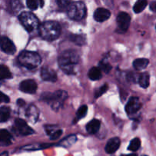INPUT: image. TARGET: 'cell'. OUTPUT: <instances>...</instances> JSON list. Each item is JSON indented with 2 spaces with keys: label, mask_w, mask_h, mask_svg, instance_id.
<instances>
[{
  "label": "cell",
  "mask_w": 156,
  "mask_h": 156,
  "mask_svg": "<svg viewBox=\"0 0 156 156\" xmlns=\"http://www.w3.org/2000/svg\"><path fill=\"white\" fill-rule=\"evenodd\" d=\"M79 59L80 58L77 52L74 50H67L59 56L58 63L64 73L68 75H73L76 73Z\"/></svg>",
  "instance_id": "cell-1"
},
{
  "label": "cell",
  "mask_w": 156,
  "mask_h": 156,
  "mask_svg": "<svg viewBox=\"0 0 156 156\" xmlns=\"http://www.w3.org/2000/svg\"><path fill=\"white\" fill-rule=\"evenodd\" d=\"M39 33L42 38L47 41H54L61 34V26L56 21H45L39 25Z\"/></svg>",
  "instance_id": "cell-2"
},
{
  "label": "cell",
  "mask_w": 156,
  "mask_h": 156,
  "mask_svg": "<svg viewBox=\"0 0 156 156\" xmlns=\"http://www.w3.org/2000/svg\"><path fill=\"white\" fill-rule=\"evenodd\" d=\"M68 94L63 90H58L53 93H44L41 96V100L50 104L52 109L58 111L63 105L64 101L66 100Z\"/></svg>",
  "instance_id": "cell-3"
},
{
  "label": "cell",
  "mask_w": 156,
  "mask_h": 156,
  "mask_svg": "<svg viewBox=\"0 0 156 156\" xmlns=\"http://www.w3.org/2000/svg\"><path fill=\"white\" fill-rule=\"evenodd\" d=\"M18 60L21 66L28 69H34L41 63V58L36 52L24 50L18 55Z\"/></svg>",
  "instance_id": "cell-4"
},
{
  "label": "cell",
  "mask_w": 156,
  "mask_h": 156,
  "mask_svg": "<svg viewBox=\"0 0 156 156\" xmlns=\"http://www.w3.org/2000/svg\"><path fill=\"white\" fill-rule=\"evenodd\" d=\"M67 7V15L69 18L76 21L85 18L86 16L87 9L85 3L82 2H75L69 3Z\"/></svg>",
  "instance_id": "cell-5"
},
{
  "label": "cell",
  "mask_w": 156,
  "mask_h": 156,
  "mask_svg": "<svg viewBox=\"0 0 156 156\" xmlns=\"http://www.w3.org/2000/svg\"><path fill=\"white\" fill-rule=\"evenodd\" d=\"M18 18L24 28L29 32L34 30L40 25L38 18L31 12H23L20 14Z\"/></svg>",
  "instance_id": "cell-6"
},
{
  "label": "cell",
  "mask_w": 156,
  "mask_h": 156,
  "mask_svg": "<svg viewBox=\"0 0 156 156\" xmlns=\"http://www.w3.org/2000/svg\"><path fill=\"white\" fill-rule=\"evenodd\" d=\"M13 129L15 133L19 136H28L31 135L34 133L32 128H30L24 120L21 119H16L14 123Z\"/></svg>",
  "instance_id": "cell-7"
},
{
  "label": "cell",
  "mask_w": 156,
  "mask_h": 156,
  "mask_svg": "<svg viewBox=\"0 0 156 156\" xmlns=\"http://www.w3.org/2000/svg\"><path fill=\"white\" fill-rule=\"evenodd\" d=\"M131 18L129 15L126 12H120L118 14L117 18V28L120 32H125L128 30L130 24Z\"/></svg>",
  "instance_id": "cell-8"
},
{
  "label": "cell",
  "mask_w": 156,
  "mask_h": 156,
  "mask_svg": "<svg viewBox=\"0 0 156 156\" xmlns=\"http://www.w3.org/2000/svg\"><path fill=\"white\" fill-rule=\"evenodd\" d=\"M0 47L2 50L7 54L13 55L16 52V47L7 37H2L0 38Z\"/></svg>",
  "instance_id": "cell-9"
},
{
  "label": "cell",
  "mask_w": 156,
  "mask_h": 156,
  "mask_svg": "<svg viewBox=\"0 0 156 156\" xmlns=\"http://www.w3.org/2000/svg\"><path fill=\"white\" fill-rule=\"evenodd\" d=\"M19 88L21 91L27 94H34L37 88V85L35 81L27 79L20 83Z\"/></svg>",
  "instance_id": "cell-10"
},
{
  "label": "cell",
  "mask_w": 156,
  "mask_h": 156,
  "mask_svg": "<svg viewBox=\"0 0 156 156\" xmlns=\"http://www.w3.org/2000/svg\"><path fill=\"white\" fill-rule=\"evenodd\" d=\"M140 108H141V103L140 102L138 98L136 97L130 98L125 107V110L129 115L137 113L140 111Z\"/></svg>",
  "instance_id": "cell-11"
},
{
  "label": "cell",
  "mask_w": 156,
  "mask_h": 156,
  "mask_svg": "<svg viewBox=\"0 0 156 156\" xmlns=\"http://www.w3.org/2000/svg\"><path fill=\"white\" fill-rule=\"evenodd\" d=\"M41 76L43 80L47 82H55L57 80V75L56 72L48 66H44L41 69Z\"/></svg>",
  "instance_id": "cell-12"
},
{
  "label": "cell",
  "mask_w": 156,
  "mask_h": 156,
  "mask_svg": "<svg viewBox=\"0 0 156 156\" xmlns=\"http://www.w3.org/2000/svg\"><path fill=\"white\" fill-rule=\"evenodd\" d=\"M111 16V12L108 9L105 8H98L95 10L94 13V18L98 22H103L107 21Z\"/></svg>",
  "instance_id": "cell-13"
},
{
  "label": "cell",
  "mask_w": 156,
  "mask_h": 156,
  "mask_svg": "<svg viewBox=\"0 0 156 156\" xmlns=\"http://www.w3.org/2000/svg\"><path fill=\"white\" fill-rule=\"evenodd\" d=\"M120 146V140L117 137L111 138L107 143L105 146V152L108 154H113L117 152Z\"/></svg>",
  "instance_id": "cell-14"
},
{
  "label": "cell",
  "mask_w": 156,
  "mask_h": 156,
  "mask_svg": "<svg viewBox=\"0 0 156 156\" xmlns=\"http://www.w3.org/2000/svg\"><path fill=\"white\" fill-rule=\"evenodd\" d=\"M13 137L7 129H0V146H8L12 145Z\"/></svg>",
  "instance_id": "cell-15"
},
{
  "label": "cell",
  "mask_w": 156,
  "mask_h": 156,
  "mask_svg": "<svg viewBox=\"0 0 156 156\" xmlns=\"http://www.w3.org/2000/svg\"><path fill=\"white\" fill-rule=\"evenodd\" d=\"M26 117L32 123H35L39 117V111L34 105H30L26 111Z\"/></svg>",
  "instance_id": "cell-16"
},
{
  "label": "cell",
  "mask_w": 156,
  "mask_h": 156,
  "mask_svg": "<svg viewBox=\"0 0 156 156\" xmlns=\"http://www.w3.org/2000/svg\"><path fill=\"white\" fill-rule=\"evenodd\" d=\"M101 126V122L100 120H97V119H93L91 121L87 124L86 129L87 132L90 134H95L99 130Z\"/></svg>",
  "instance_id": "cell-17"
},
{
  "label": "cell",
  "mask_w": 156,
  "mask_h": 156,
  "mask_svg": "<svg viewBox=\"0 0 156 156\" xmlns=\"http://www.w3.org/2000/svg\"><path fill=\"white\" fill-rule=\"evenodd\" d=\"M149 63V61L148 59H145V58H140V59H136L134 60L133 62V67L135 69L140 71V70H143L148 66Z\"/></svg>",
  "instance_id": "cell-18"
},
{
  "label": "cell",
  "mask_w": 156,
  "mask_h": 156,
  "mask_svg": "<svg viewBox=\"0 0 156 156\" xmlns=\"http://www.w3.org/2000/svg\"><path fill=\"white\" fill-rule=\"evenodd\" d=\"M101 76V70L99 67H92L88 72V78L92 81L99 80Z\"/></svg>",
  "instance_id": "cell-19"
},
{
  "label": "cell",
  "mask_w": 156,
  "mask_h": 156,
  "mask_svg": "<svg viewBox=\"0 0 156 156\" xmlns=\"http://www.w3.org/2000/svg\"><path fill=\"white\" fill-rule=\"evenodd\" d=\"M149 75L148 73H143L139 76L138 80L139 85L143 88H146L149 85Z\"/></svg>",
  "instance_id": "cell-20"
},
{
  "label": "cell",
  "mask_w": 156,
  "mask_h": 156,
  "mask_svg": "<svg viewBox=\"0 0 156 156\" xmlns=\"http://www.w3.org/2000/svg\"><path fill=\"white\" fill-rule=\"evenodd\" d=\"M147 0H137L133 6V11L135 13H140L147 6Z\"/></svg>",
  "instance_id": "cell-21"
},
{
  "label": "cell",
  "mask_w": 156,
  "mask_h": 156,
  "mask_svg": "<svg viewBox=\"0 0 156 156\" xmlns=\"http://www.w3.org/2000/svg\"><path fill=\"white\" fill-rule=\"evenodd\" d=\"M11 111L8 107H1L0 108V123L5 122L9 120L10 117Z\"/></svg>",
  "instance_id": "cell-22"
},
{
  "label": "cell",
  "mask_w": 156,
  "mask_h": 156,
  "mask_svg": "<svg viewBox=\"0 0 156 156\" xmlns=\"http://www.w3.org/2000/svg\"><path fill=\"white\" fill-rule=\"evenodd\" d=\"M12 77L9 69L5 65H0V79H9Z\"/></svg>",
  "instance_id": "cell-23"
},
{
  "label": "cell",
  "mask_w": 156,
  "mask_h": 156,
  "mask_svg": "<svg viewBox=\"0 0 156 156\" xmlns=\"http://www.w3.org/2000/svg\"><path fill=\"white\" fill-rule=\"evenodd\" d=\"M27 5L30 10H36L41 6L42 7L44 2L42 0H26Z\"/></svg>",
  "instance_id": "cell-24"
},
{
  "label": "cell",
  "mask_w": 156,
  "mask_h": 156,
  "mask_svg": "<svg viewBox=\"0 0 156 156\" xmlns=\"http://www.w3.org/2000/svg\"><path fill=\"white\" fill-rule=\"evenodd\" d=\"M141 146V141L139 138H135L131 140L129 143V146H128V150L132 151V152H136Z\"/></svg>",
  "instance_id": "cell-25"
},
{
  "label": "cell",
  "mask_w": 156,
  "mask_h": 156,
  "mask_svg": "<svg viewBox=\"0 0 156 156\" xmlns=\"http://www.w3.org/2000/svg\"><path fill=\"white\" fill-rule=\"evenodd\" d=\"M70 38H71L73 42L78 44V45H83V44H85V41H86V38H85V36L84 34L73 35Z\"/></svg>",
  "instance_id": "cell-26"
},
{
  "label": "cell",
  "mask_w": 156,
  "mask_h": 156,
  "mask_svg": "<svg viewBox=\"0 0 156 156\" xmlns=\"http://www.w3.org/2000/svg\"><path fill=\"white\" fill-rule=\"evenodd\" d=\"M77 138L75 135H72L66 137V139H64L63 140L60 142L59 143V146H65V147H67V146H69L70 145L73 144L76 141Z\"/></svg>",
  "instance_id": "cell-27"
},
{
  "label": "cell",
  "mask_w": 156,
  "mask_h": 156,
  "mask_svg": "<svg viewBox=\"0 0 156 156\" xmlns=\"http://www.w3.org/2000/svg\"><path fill=\"white\" fill-rule=\"evenodd\" d=\"M87 112H88V107L86 105H82L78 110L77 113H76V117L78 120H80L82 117H85Z\"/></svg>",
  "instance_id": "cell-28"
},
{
  "label": "cell",
  "mask_w": 156,
  "mask_h": 156,
  "mask_svg": "<svg viewBox=\"0 0 156 156\" xmlns=\"http://www.w3.org/2000/svg\"><path fill=\"white\" fill-rule=\"evenodd\" d=\"M10 5L14 12H18L21 8V4L20 0H10Z\"/></svg>",
  "instance_id": "cell-29"
},
{
  "label": "cell",
  "mask_w": 156,
  "mask_h": 156,
  "mask_svg": "<svg viewBox=\"0 0 156 156\" xmlns=\"http://www.w3.org/2000/svg\"><path fill=\"white\" fill-rule=\"evenodd\" d=\"M99 68L101 69V70H102V71L105 72V73H109L110 71H111V69H112V66H111L110 65L108 62H104V61H102V62H100V65H99Z\"/></svg>",
  "instance_id": "cell-30"
},
{
  "label": "cell",
  "mask_w": 156,
  "mask_h": 156,
  "mask_svg": "<svg viewBox=\"0 0 156 156\" xmlns=\"http://www.w3.org/2000/svg\"><path fill=\"white\" fill-rule=\"evenodd\" d=\"M108 85H107V84H105V85H104L103 86L101 87V88L96 91L95 94H94V97H95L96 98H99L100 96H101L102 94H105V93L108 91Z\"/></svg>",
  "instance_id": "cell-31"
},
{
  "label": "cell",
  "mask_w": 156,
  "mask_h": 156,
  "mask_svg": "<svg viewBox=\"0 0 156 156\" xmlns=\"http://www.w3.org/2000/svg\"><path fill=\"white\" fill-rule=\"evenodd\" d=\"M62 134V131L61 130V129H56V130L53 131V132L50 135V139L53 140H57V139H59V137L61 136Z\"/></svg>",
  "instance_id": "cell-32"
},
{
  "label": "cell",
  "mask_w": 156,
  "mask_h": 156,
  "mask_svg": "<svg viewBox=\"0 0 156 156\" xmlns=\"http://www.w3.org/2000/svg\"><path fill=\"white\" fill-rule=\"evenodd\" d=\"M138 77L139 76H137L136 73H129L127 74V76H126L127 80L130 82H137V80H138Z\"/></svg>",
  "instance_id": "cell-33"
},
{
  "label": "cell",
  "mask_w": 156,
  "mask_h": 156,
  "mask_svg": "<svg viewBox=\"0 0 156 156\" xmlns=\"http://www.w3.org/2000/svg\"><path fill=\"white\" fill-rule=\"evenodd\" d=\"M58 5L61 8H65L70 3V0H56Z\"/></svg>",
  "instance_id": "cell-34"
},
{
  "label": "cell",
  "mask_w": 156,
  "mask_h": 156,
  "mask_svg": "<svg viewBox=\"0 0 156 156\" xmlns=\"http://www.w3.org/2000/svg\"><path fill=\"white\" fill-rule=\"evenodd\" d=\"M9 101H10V98L6 94H5L4 93L0 91V103H3V102L4 103H9Z\"/></svg>",
  "instance_id": "cell-35"
},
{
  "label": "cell",
  "mask_w": 156,
  "mask_h": 156,
  "mask_svg": "<svg viewBox=\"0 0 156 156\" xmlns=\"http://www.w3.org/2000/svg\"><path fill=\"white\" fill-rule=\"evenodd\" d=\"M17 104H18V106H24L25 105V102L22 99H18V101H17Z\"/></svg>",
  "instance_id": "cell-36"
},
{
  "label": "cell",
  "mask_w": 156,
  "mask_h": 156,
  "mask_svg": "<svg viewBox=\"0 0 156 156\" xmlns=\"http://www.w3.org/2000/svg\"><path fill=\"white\" fill-rule=\"evenodd\" d=\"M155 5H156V4H155V1H153L152 2V4L150 5V9H152V11H153V12H155Z\"/></svg>",
  "instance_id": "cell-37"
}]
</instances>
